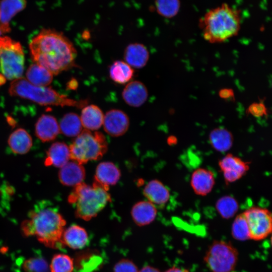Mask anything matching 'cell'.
<instances>
[{
    "instance_id": "23",
    "label": "cell",
    "mask_w": 272,
    "mask_h": 272,
    "mask_svg": "<svg viewBox=\"0 0 272 272\" xmlns=\"http://www.w3.org/2000/svg\"><path fill=\"white\" fill-rule=\"evenodd\" d=\"M26 6V0H2L0 2V25L9 31V22Z\"/></svg>"
},
{
    "instance_id": "34",
    "label": "cell",
    "mask_w": 272,
    "mask_h": 272,
    "mask_svg": "<svg viewBox=\"0 0 272 272\" xmlns=\"http://www.w3.org/2000/svg\"><path fill=\"white\" fill-rule=\"evenodd\" d=\"M22 268L25 272H50L47 262L41 257H33L26 259Z\"/></svg>"
},
{
    "instance_id": "40",
    "label": "cell",
    "mask_w": 272,
    "mask_h": 272,
    "mask_svg": "<svg viewBox=\"0 0 272 272\" xmlns=\"http://www.w3.org/2000/svg\"><path fill=\"white\" fill-rule=\"evenodd\" d=\"M78 82L75 79L71 80L68 83V87L71 89H76L78 87Z\"/></svg>"
},
{
    "instance_id": "24",
    "label": "cell",
    "mask_w": 272,
    "mask_h": 272,
    "mask_svg": "<svg viewBox=\"0 0 272 272\" xmlns=\"http://www.w3.org/2000/svg\"><path fill=\"white\" fill-rule=\"evenodd\" d=\"M8 144L15 153L25 154L30 150L32 146V140L27 131L20 128L10 134L8 139Z\"/></svg>"
},
{
    "instance_id": "32",
    "label": "cell",
    "mask_w": 272,
    "mask_h": 272,
    "mask_svg": "<svg viewBox=\"0 0 272 272\" xmlns=\"http://www.w3.org/2000/svg\"><path fill=\"white\" fill-rule=\"evenodd\" d=\"M155 7L161 16L171 18L178 13L180 7V0H155Z\"/></svg>"
},
{
    "instance_id": "19",
    "label": "cell",
    "mask_w": 272,
    "mask_h": 272,
    "mask_svg": "<svg viewBox=\"0 0 272 272\" xmlns=\"http://www.w3.org/2000/svg\"><path fill=\"white\" fill-rule=\"evenodd\" d=\"M125 62L131 67L140 69L146 65L149 53L146 47L139 43H131L127 45L124 52Z\"/></svg>"
},
{
    "instance_id": "17",
    "label": "cell",
    "mask_w": 272,
    "mask_h": 272,
    "mask_svg": "<svg viewBox=\"0 0 272 272\" xmlns=\"http://www.w3.org/2000/svg\"><path fill=\"white\" fill-rule=\"evenodd\" d=\"M121 176L120 170L111 162H103L97 166L95 180L109 189L110 185L115 184Z\"/></svg>"
},
{
    "instance_id": "11",
    "label": "cell",
    "mask_w": 272,
    "mask_h": 272,
    "mask_svg": "<svg viewBox=\"0 0 272 272\" xmlns=\"http://www.w3.org/2000/svg\"><path fill=\"white\" fill-rule=\"evenodd\" d=\"M219 166L227 183L239 179L249 169L248 163L230 154H227L220 161Z\"/></svg>"
},
{
    "instance_id": "37",
    "label": "cell",
    "mask_w": 272,
    "mask_h": 272,
    "mask_svg": "<svg viewBox=\"0 0 272 272\" xmlns=\"http://www.w3.org/2000/svg\"><path fill=\"white\" fill-rule=\"evenodd\" d=\"M219 96L224 99H231L234 98V94L231 89L225 88L221 90L219 93Z\"/></svg>"
},
{
    "instance_id": "25",
    "label": "cell",
    "mask_w": 272,
    "mask_h": 272,
    "mask_svg": "<svg viewBox=\"0 0 272 272\" xmlns=\"http://www.w3.org/2000/svg\"><path fill=\"white\" fill-rule=\"evenodd\" d=\"M26 76L27 80L36 86L46 87L51 83L53 79V75L50 72L35 63L28 67Z\"/></svg>"
},
{
    "instance_id": "41",
    "label": "cell",
    "mask_w": 272,
    "mask_h": 272,
    "mask_svg": "<svg viewBox=\"0 0 272 272\" xmlns=\"http://www.w3.org/2000/svg\"><path fill=\"white\" fill-rule=\"evenodd\" d=\"M5 77L3 75L0 76V84L2 85L3 83H5L6 79L5 78L3 79V78Z\"/></svg>"
},
{
    "instance_id": "33",
    "label": "cell",
    "mask_w": 272,
    "mask_h": 272,
    "mask_svg": "<svg viewBox=\"0 0 272 272\" xmlns=\"http://www.w3.org/2000/svg\"><path fill=\"white\" fill-rule=\"evenodd\" d=\"M216 208L223 218L229 219L235 215L238 206L234 198L230 196H226L217 201Z\"/></svg>"
},
{
    "instance_id": "36",
    "label": "cell",
    "mask_w": 272,
    "mask_h": 272,
    "mask_svg": "<svg viewBox=\"0 0 272 272\" xmlns=\"http://www.w3.org/2000/svg\"><path fill=\"white\" fill-rule=\"evenodd\" d=\"M248 112L255 117H259L267 114V109L262 103H253L249 106Z\"/></svg>"
},
{
    "instance_id": "7",
    "label": "cell",
    "mask_w": 272,
    "mask_h": 272,
    "mask_svg": "<svg viewBox=\"0 0 272 272\" xmlns=\"http://www.w3.org/2000/svg\"><path fill=\"white\" fill-rule=\"evenodd\" d=\"M238 255L237 249L230 242L215 240L209 246L203 261L212 272H233Z\"/></svg>"
},
{
    "instance_id": "8",
    "label": "cell",
    "mask_w": 272,
    "mask_h": 272,
    "mask_svg": "<svg viewBox=\"0 0 272 272\" xmlns=\"http://www.w3.org/2000/svg\"><path fill=\"white\" fill-rule=\"evenodd\" d=\"M24 53L21 44L8 36H0V67L5 78H21L24 70Z\"/></svg>"
},
{
    "instance_id": "13",
    "label": "cell",
    "mask_w": 272,
    "mask_h": 272,
    "mask_svg": "<svg viewBox=\"0 0 272 272\" xmlns=\"http://www.w3.org/2000/svg\"><path fill=\"white\" fill-rule=\"evenodd\" d=\"M85 177V170L82 164L74 161L68 162L60 168L58 173L60 182L66 186H75L81 183Z\"/></svg>"
},
{
    "instance_id": "21",
    "label": "cell",
    "mask_w": 272,
    "mask_h": 272,
    "mask_svg": "<svg viewBox=\"0 0 272 272\" xmlns=\"http://www.w3.org/2000/svg\"><path fill=\"white\" fill-rule=\"evenodd\" d=\"M132 218L139 226L148 225L155 219L157 215L156 206L149 201H141L136 203L131 211Z\"/></svg>"
},
{
    "instance_id": "5",
    "label": "cell",
    "mask_w": 272,
    "mask_h": 272,
    "mask_svg": "<svg viewBox=\"0 0 272 272\" xmlns=\"http://www.w3.org/2000/svg\"><path fill=\"white\" fill-rule=\"evenodd\" d=\"M9 92L11 96L28 99L42 105L81 107L87 103L86 100L77 101L69 98L51 88L34 86L22 78L13 80Z\"/></svg>"
},
{
    "instance_id": "20",
    "label": "cell",
    "mask_w": 272,
    "mask_h": 272,
    "mask_svg": "<svg viewBox=\"0 0 272 272\" xmlns=\"http://www.w3.org/2000/svg\"><path fill=\"white\" fill-rule=\"evenodd\" d=\"M70 159L69 147L64 143L57 142L52 144L48 149L44 164L46 166L61 168L69 162Z\"/></svg>"
},
{
    "instance_id": "1",
    "label": "cell",
    "mask_w": 272,
    "mask_h": 272,
    "mask_svg": "<svg viewBox=\"0 0 272 272\" xmlns=\"http://www.w3.org/2000/svg\"><path fill=\"white\" fill-rule=\"evenodd\" d=\"M29 48L33 61L52 75L76 66L77 51L62 33L43 29L31 41Z\"/></svg>"
},
{
    "instance_id": "14",
    "label": "cell",
    "mask_w": 272,
    "mask_h": 272,
    "mask_svg": "<svg viewBox=\"0 0 272 272\" xmlns=\"http://www.w3.org/2000/svg\"><path fill=\"white\" fill-rule=\"evenodd\" d=\"M122 95L126 103L130 106L138 107L142 106L146 101L148 92L146 86L143 83L134 81L127 84Z\"/></svg>"
},
{
    "instance_id": "6",
    "label": "cell",
    "mask_w": 272,
    "mask_h": 272,
    "mask_svg": "<svg viewBox=\"0 0 272 272\" xmlns=\"http://www.w3.org/2000/svg\"><path fill=\"white\" fill-rule=\"evenodd\" d=\"M69 148L70 158L83 165L101 158L107 151V142L100 132H92L85 129L76 137Z\"/></svg>"
},
{
    "instance_id": "31",
    "label": "cell",
    "mask_w": 272,
    "mask_h": 272,
    "mask_svg": "<svg viewBox=\"0 0 272 272\" xmlns=\"http://www.w3.org/2000/svg\"><path fill=\"white\" fill-rule=\"evenodd\" d=\"M231 234L234 239L240 241L250 240L248 224L243 213L238 215L233 222Z\"/></svg>"
},
{
    "instance_id": "15",
    "label": "cell",
    "mask_w": 272,
    "mask_h": 272,
    "mask_svg": "<svg viewBox=\"0 0 272 272\" xmlns=\"http://www.w3.org/2000/svg\"><path fill=\"white\" fill-rule=\"evenodd\" d=\"M215 184L213 173L205 168H198L192 174L191 185L195 193L200 195H206L212 189Z\"/></svg>"
},
{
    "instance_id": "16",
    "label": "cell",
    "mask_w": 272,
    "mask_h": 272,
    "mask_svg": "<svg viewBox=\"0 0 272 272\" xmlns=\"http://www.w3.org/2000/svg\"><path fill=\"white\" fill-rule=\"evenodd\" d=\"M89 242L86 230L83 227L73 225L64 229L62 236V242L73 249H80L85 247Z\"/></svg>"
},
{
    "instance_id": "43",
    "label": "cell",
    "mask_w": 272,
    "mask_h": 272,
    "mask_svg": "<svg viewBox=\"0 0 272 272\" xmlns=\"http://www.w3.org/2000/svg\"><path fill=\"white\" fill-rule=\"evenodd\" d=\"M0 18H1V14H0Z\"/></svg>"
},
{
    "instance_id": "35",
    "label": "cell",
    "mask_w": 272,
    "mask_h": 272,
    "mask_svg": "<svg viewBox=\"0 0 272 272\" xmlns=\"http://www.w3.org/2000/svg\"><path fill=\"white\" fill-rule=\"evenodd\" d=\"M113 272H139V271L137 266L131 260L123 259L115 264Z\"/></svg>"
},
{
    "instance_id": "10",
    "label": "cell",
    "mask_w": 272,
    "mask_h": 272,
    "mask_svg": "<svg viewBox=\"0 0 272 272\" xmlns=\"http://www.w3.org/2000/svg\"><path fill=\"white\" fill-rule=\"evenodd\" d=\"M103 124L104 130L109 135L119 137L127 131L129 120L124 112L119 109H112L104 115Z\"/></svg>"
},
{
    "instance_id": "26",
    "label": "cell",
    "mask_w": 272,
    "mask_h": 272,
    "mask_svg": "<svg viewBox=\"0 0 272 272\" xmlns=\"http://www.w3.org/2000/svg\"><path fill=\"white\" fill-rule=\"evenodd\" d=\"M80 116L75 113H68L61 118L59 125L60 131L64 135L77 137L82 131Z\"/></svg>"
},
{
    "instance_id": "18",
    "label": "cell",
    "mask_w": 272,
    "mask_h": 272,
    "mask_svg": "<svg viewBox=\"0 0 272 272\" xmlns=\"http://www.w3.org/2000/svg\"><path fill=\"white\" fill-rule=\"evenodd\" d=\"M143 193L150 202L160 207L164 206L170 197L168 189L156 179L151 180L147 184L144 188Z\"/></svg>"
},
{
    "instance_id": "12",
    "label": "cell",
    "mask_w": 272,
    "mask_h": 272,
    "mask_svg": "<svg viewBox=\"0 0 272 272\" xmlns=\"http://www.w3.org/2000/svg\"><path fill=\"white\" fill-rule=\"evenodd\" d=\"M59 132V125L53 116L43 114L39 117L35 124V134L42 142L53 140Z\"/></svg>"
},
{
    "instance_id": "30",
    "label": "cell",
    "mask_w": 272,
    "mask_h": 272,
    "mask_svg": "<svg viewBox=\"0 0 272 272\" xmlns=\"http://www.w3.org/2000/svg\"><path fill=\"white\" fill-rule=\"evenodd\" d=\"M50 272H73L74 262L70 256L64 253L54 255L49 265Z\"/></svg>"
},
{
    "instance_id": "2",
    "label": "cell",
    "mask_w": 272,
    "mask_h": 272,
    "mask_svg": "<svg viewBox=\"0 0 272 272\" xmlns=\"http://www.w3.org/2000/svg\"><path fill=\"white\" fill-rule=\"evenodd\" d=\"M66 222L54 208L37 207L23 221L21 229L26 237L35 236L45 246L55 249L63 246L62 236Z\"/></svg>"
},
{
    "instance_id": "9",
    "label": "cell",
    "mask_w": 272,
    "mask_h": 272,
    "mask_svg": "<svg viewBox=\"0 0 272 272\" xmlns=\"http://www.w3.org/2000/svg\"><path fill=\"white\" fill-rule=\"evenodd\" d=\"M246 220L250 240L260 241L266 238L271 232V213L267 209L251 207L243 212Z\"/></svg>"
},
{
    "instance_id": "42",
    "label": "cell",
    "mask_w": 272,
    "mask_h": 272,
    "mask_svg": "<svg viewBox=\"0 0 272 272\" xmlns=\"http://www.w3.org/2000/svg\"><path fill=\"white\" fill-rule=\"evenodd\" d=\"M5 31L0 27V35L3 33H5Z\"/></svg>"
},
{
    "instance_id": "29",
    "label": "cell",
    "mask_w": 272,
    "mask_h": 272,
    "mask_svg": "<svg viewBox=\"0 0 272 272\" xmlns=\"http://www.w3.org/2000/svg\"><path fill=\"white\" fill-rule=\"evenodd\" d=\"M102 262L99 255L93 253H87L79 255L76 261L77 272H92L96 269Z\"/></svg>"
},
{
    "instance_id": "4",
    "label": "cell",
    "mask_w": 272,
    "mask_h": 272,
    "mask_svg": "<svg viewBox=\"0 0 272 272\" xmlns=\"http://www.w3.org/2000/svg\"><path fill=\"white\" fill-rule=\"evenodd\" d=\"M108 189L94 180L92 186L81 183L76 186L68 197L74 205L77 217L88 221L96 216L111 200Z\"/></svg>"
},
{
    "instance_id": "39",
    "label": "cell",
    "mask_w": 272,
    "mask_h": 272,
    "mask_svg": "<svg viewBox=\"0 0 272 272\" xmlns=\"http://www.w3.org/2000/svg\"><path fill=\"white\" fill-rule=\"evenodd\" d=\"M164 272H189L187 269L181 268L177 266H173L167 269Z\"/></svg>"
},
{
    "instance_id": "3",
    "label": "cell",
    "mask_w": 272,
    "mask_h": 272,
    "mask_svg": "<svg viewBox=\"0 0 272 272\" xmlns=\"http://www.w3.org/2000/svg\"><path fill=\"white\" fill-rule=\"evenodd\" d=\"M240 25L238 12L226 4L209 11L200 22L203 38L212 43L222 42L235 36Z\"/></svg>"
},
{
    "instance_id": "28",
    "label": "cell",
    "mask_w": 272,
    "mask_h": 272,
    "mask_svg": "<svg viewBox=\"0 0 272 272\" xmlns=\"http://www.w3.org/2000/svg\"><path fill=\"white\" fill-rule=\"evenodd\" d=\"M210 138L213 146L219 151H226L232 145V134L223 128H217L213 130L210 133Z\"/></svg>"
},
{
    "instance_id": "22",
    "label": "cell",
    "mask_w": 272,
    "mask_h": 272,
    "mask_svg": "<svg viewBox=\"0 0 272 272\" xmlns=\"http://www.w3.org/2000/svg\"><path fill=\"white\" fill-rule=\"evenodd\" d=\"M104 115L101 109L95 105L85 106L80 117L82 126L89 130L98 129L103 124Z\"/></svg>"
},
{
    "instance_id": "27",
    "label": "cell",
    "mask_w": 272,
    "mask_h": 272,
    "mask_svg": "<svg viewBox=\"0 0 272 272\" xmlns=\"http://www.w3.org/2000/svg\"><path fill=\"white\" fill-rule=\"evenodd\" d=\"M133 70L127 63L121 60L115 61L110 66L109 75L115 83L125 84L133 77Z\"/></svg>"
},
{
    "instance_id": "38",
    "label": "cell",
    "mask_w": 272,
    "mask_h": 272,
    "mask_svg": "<svg viewBox=\"0 0 272 272\" xmlns=\"http://www.w3.org/2000/svg\"><path fill=\"white\" fill-rule=\"evenodd\" d=\"M139 272H160V271L155 267L148 265L142 268Z\"/></svg>"
}]
</instances>
